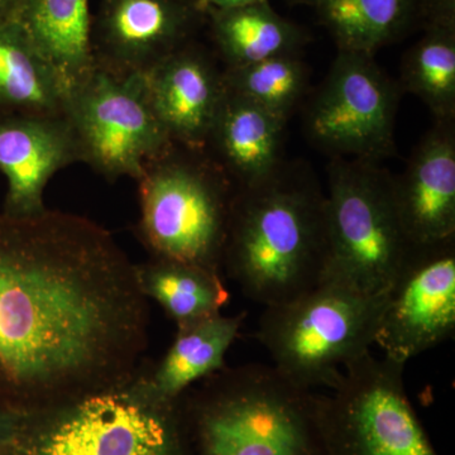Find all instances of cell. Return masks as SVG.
I'll return each instance as SVG.
<instances>
[{
  "instance_id": "3",
  "label": "cell",
  "mask_w": 455,
  "mask_h": 455,
  "mask_svg": "<svg viewBox=\"0 0 455 455\" xmlns=\"http://www.w3.org/2000/svg\"><path fill=\"white\" fill-rule=\"evenodd\" d=\"M178 401L188 455H326L316 394L274 366L224 367Z\"/></svg>"
},
{
  "instance_id": "24",
  "label": "cell",
  "mask_w": 455,
  "mask_h": 455,
  "mask_svg": "<svg viewBox=\"0 0 455 455\" xmlns=\"http://www.w3.org/2000/svg\"><path fill=\"white\" fill-rule=\"evenodd\" d=\"M309 68L299 53L272 57L256 64L226 68L224 86L229 92L252 101L289 121L307 94Z\"/></svg>"
},
{
  "instance_id": "17",
  "label": "cell",
  "mask_w": 455,
  "mask_h": 455,
  "mask_svg": "<svg viewBox=\"0 0 455 455\" xmlns=\"http://www.w3.org/2000/svg\"><path fill=\"white\" fill-rule=\"evenodd\" d=\"M11 17L55 74L68 99L97 70L90 0H20Z\"/></svg>"
},
{
  "instance_id": "4",
  "label": "cell",
  "mask_w": 455,
  "mask_h": 455,
  "mask_svg": "<svg viewBox=\"0 0 455 455\" xmlns=\"http://www.w3.org/2000/svg\"><path fill=\"white\" fill-rule=\"evenodd\" d=\"M136 182L137 235L149 259L221 274L235 187L211 156L173 143L146 164Z\"/></svg>"
},
{
  "instance_id": "10",
  "label": "cell",
  "mask_w": 455,
  "mask_h": 455,
  "mask_svg": "<svg viewBox=\"0 0 455 455\" xmlns=\"http://www.w3.org/2000/svg\"><path fill=\"white\" fill-rule=\"evenodd\" d=\"M398 90L373 56L338 51L307 107V136L334 158L379 163L395 151Z\"/></svg>"
},
{
  "instance_id": "28",
  "label": "cell",
  "mask_w": 455,
  "mask_h": 455,
  "mask_svg": "<svg viewBox=\"0 0 455 455\" xmlns=\"http://www.w3.org/2000/svg\"><path fill=\"white\" fill-rule=\"evenodd\" d=\"M188 2L193 3L196 8H199L200 11L204 12L206 14V11H208V7H206L205 0H188Z\"/></svg>"
},
{
  "instance_id": "29",
  "label": "cell",
  "mask_w": 455,
  "mask_h": 455,
  "mask_svg": "<svg viewBox=\"0 0 455 455\" xmlns=\"http://www.w3.org/2000/svg\"><path fill=\"white\" fill-rule=\"evenodd\" d=\"M290 2L298 3V4H310L315 7V5L317 4V3L320 2V0H290Z\"/></svg>"
},
{
  "instance_id": "20",
  "label": "cell",
  "mask_w": 455,
  "mask_h": 455,
  "mask_svg": "<svg viewBox=\"0 0 455 455\" xmlns=\"http://www.w3.org/2000/svg\"><path fill=\"white\" fill-rule=\"evenodd\" d=\"M59 80L12 17L0 20V116H65Z\"/></svg>"
},
{
  "instance_id": "19",
  "label": "cell",
  "mask_w": 455,
  "mask_h": 455,
  "mask_svg": "<svg viewBox=\"0 0 455 455\" xmlns=\"http://www.w3.org/2000/svg\"><path fill=\"white\" fill-rule=\"evenodd\" d=\"M212 41L226 68L299 53L307 35L281 17L268 2L232 8H209Z\"/></svg>"
},
{
  "instance_id": "9",
  "label": "cell",
  "mask_w": 455,
  "mask_h": 455,
  "mask_svg": "<svg viewBox=\"0 0 455 455\" xmlns=\"http://www.w3.org/2000/svg\"><path fill=\"white\" fill-rule=\"evenodd\" d=\"M65 116L82 163L108 181L139 180L149 161L172 146L147 100L142 76L98 68L66 101Z\"/></svg>"
},
{
  "instance_id": "14",
  "label": "cell",
  "mask_w": 455,
  "mask_h": 455,
  "mask_svg": "<svg viewBox=\"0 0 455 455\" xmlns=\"http://www.w3.org/2000/svg\"><path fill=\"white\" fill-rule=\"evenodd\" d=\"M82 163L65 116H0V172L7 180L2 212L25 218L46 211L44 190L59 171Z\"/></svg>"
},
{
  "instance_id": "6",
  "label": "cell",
  "mask_w": 455,
  "mask_h": 455,
  "mask_svg": "<svg viewBox=\"0 0 455 455\" xmlns=\"http://www.w3.org/2000/svg\"><path fill=\"white\" fill-rule=\"evenodd\" d=\"M328 263L323 283L385 295L412 250L392 175L373 161L334 158L328 169Z\"/></svg>"
},
{
  "instance_id": "1",
  "label": "cell",
  "mask_w": 455,
  "mask_h": 455,
  "mask_svg": "<svg viewBox=\"0 0 455 455\" xmlns=\"http://www.w3.org/2000/svg\"><path fill=\"white\" fill-rule=\"evenodd\" d=\"M136 265L83 215L0 212V403L31 415L133 381L148 346Z\"/></svg>"
},
{
  "instance_id": "30",
  "label": "cell",
  "mask_w": 455,
  "mask_h": 455,
  "mask_svg": "<svg viewBox=\"0 0 455 455\" xmlns=\"http://www.w3.org/2000/svg\"><path fill=\"white\" fill-rule=\"evenodd\" d=\"M0 455H11V451H4V453H0Z\"/></svg>"
},
{
  "instance_id": "13",
  "label": "cell",
  "mask_w": 455,
  "mask_h": 455,
  "mask_svg": "<svg viewBox=\"0 0 455 455\" xmlns=\"http://www.w3.org/2000/svg\"><path fill=\"white\" fill-rule=\"evenodd\" d=\"M140 76L149 107L172 143L205 148L226 95L223 70L211 56L188 42Z\"/></svg>"
},
{
  "instance_id": "2",
  "label": "cell",
  "mask_w": 455,
  "mask_h": 455,
  "mask_svg": "<svg viewBox=\"0 0 455 455\" xmlns=\"http://www.w3.org/2000/svg\"><path fill=\"white\" fill-rule=\"evenodd\" d=\"M326 200L304 164H281L254 187L235 188L223 269L251 300L275 307L323 283Z\"/></svg>"
},
{
  "instance_id": "11",
  "label": "cell",
  "mask_w": 455,
  "mask_h": 455,
  "mask_svg": "<svg viewBox=\"0 0 455 455\" xmlns=\"http://www.w3.org/2000/svg\"><path fill=\"white\" fill-rule=\"evenodd\" d=\"M455 333V236L414 245L386 293L374 344L406 364Z\"/></svg>"
},
{
  "instance_id": "7",
  "label": "cell",
  "mask_w": 455,
  "mask_h": 455,
  "mask_svg": "<svg viewBox=\"0 0 455 455\" xmlns=\"http://www.w3.org/2000/svg\"><path fill=\"white\" fill-rule=\"evenodd\" d=\"M11 455H188L178 403L149 396L140 376L76 403L26 415Z\"/></svg>"
},
{
  "instance_id": "21",
  "label": "cell",
  "mask_w": 455,
  "mask_h": 455,
  "mask_svg": "<svg viewBox=\"0 0 455 455\" xmlns=\"http://www.w3.org/2000/svg\"><path fill=\"white\" fill-rule=\"evenodd\" d=\"M140 289L178 328L220 314L230 295L220 272L178 260L149 259L136 265Z\"/></svg>"
},
{
  "instance_id": "15",
  "label": "cell",
  "mask_w": 455,
  "mask_h": 455,
  "mask_svg": "<svg viewBox=\"0 0 455 455\" xmlns=\"http://www.w3.org/2000/svg\"><path fill=\"white\" fill-rule=\"evenodd\" d=\"M398 217L412 245L455 236L454 121L436 122L412 152L403 175L395 178Z\"/></svg>"
},
{
  "instance_id": "26",
  "label": "cell",
  "mask_w": 455,
  "mask_h": 455,
  "mask_svg": "<svg viewBox=\"0 0 455 455\" xmlns=\"http://www.w3.org/2000/svg\"><path fill=\"white\" fill-rule=\"evenodd\" d=\"M268 0H205L206 7L209 8H232L239 5L252 4V3H263Z\"/></svg>"
},
{
  "instance_id": "22",
  "label": "cell",
  "mask_w": 455,
  "mask_h": 455,
  "mask_svg": "<svg viewBox=\"0 0 455 455\" xmlns=\"http://www.w3.org/2000/svg\"><path fill=\"white\" fill-rule=\"evenodd\" d=\"M418 0H320L315 5L338 51L374 56L416 17Z\"/></svg>"
},
{
  "instance_id": "16",
  "label": "cell",
  "mask_w": 455,
  "mask_h": 455,
  "mask_svg": "<svg viewBox=\"0 0 455 455\" xmlns=\"http://www.w3.org/2000/svg\"><path fill=\"white\" fill-rule=\"evenodd\" d=\"M286 119L226 89L204 151L235 188L271 178L283 161Z\"/></svg>"
},
{
  "instance_id": "23",
  "label": "cell",
  "mask_w": 455,
  "mask_h": 455,
  "mask_svg": "<svg viewBox=\"0 0 455 455\" xmlns=\"http://www.w3.org/2000/svg\"><path fill=\"white\" fill-rule=\"evenodd\" d=\"M425 35L407 51L401 88L423 100L436 122L455 119V23L424 26Z\"/></svg>"
},
{
  "instance_id": "8",
  "label": "cell",
  "mask_w": 455,
  "mask_h": 455,
  "mask_svg": "<svg viewBox=\"0 0 455 455\" xmlns=\"http://www.w3.org/2000/svg\"><path fill=\"white\" fill-rule=\"evenodd\" d=\"M405 364L368 352L316 395L326 455H439L407 397Z\"/></svg>"
},
{
  "instance_id": "25",
  "label": "cell",
  "mask_w": 455,
  "mask_h": 455,
  "mask_svg": "<svg viewBox=\"0 0 455 455\" xmlns=\"http://www.w3.org/2000/svg\"><path fill=\"white\" fill-rule=\"evenodd\" d=\"M25 414L0 403V453L11 451L25 424Z\"/></svg>"
},
{
  "instance_id": "27",
  "label": "cell",
  "mask_w": 455,
  "mask_h": 455,
  "mask_svg": "<svg viewBox=\"0 0 455 455\" xmlns=\"http://www.w3.org/2000/svg\"><path fill=\"white\" fill-rule=\"evenodd\" d=\"M20 0H0V20L12 16Z\"/></svg>"
},
{
  "instance_id": "12",
  "label": "cell",
  "mask_w": 455,
  "mask_h": 455,
  "mask_svg": "<svg viewBox=\"0 0 455 455\" xmlns=\"http://www.w3.org/2000/svg\"><path fill=\"white\" fill-rule=\"evenodd\" d=\"M203 17L188 0H99L92 14L95 62L119 76L146 74L191 42Z\"/></svg>"
},
{
  "instance_id": "5",
  "label": "cell",
  "mask_w": 455,
  "mask_h": 455,
  "mask_svg": "<svg viewBox=\"0 0 455 455\" xmlns=\"http://www.w3.org/2000/svg\"><path fill=\"white\" fill-rule=\"evenodd\" d=\"M385 302L386 293L323 283L266 307L256 338L287 379L305 390H331L347 364L371 352Z\"/></svg>"
},
{
  "instance_id": "18",
  "label": "cell",
  "mask_w": 455,
  "mask_h": 455,
  "mask_svg": "<svg viewBox=\"0 0 455 455\" xmlns=\"http://www.w3.org/2000/svg\"><path fill=\"white\" fill-rule=\"evenodd\" d=\"M247 314H221L178 328L175 340L157 366L140 373L149 396L158 403H176L206 377L226 366V355L241 331Z\"/></svg>"
}]
</instances>
